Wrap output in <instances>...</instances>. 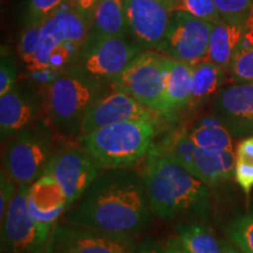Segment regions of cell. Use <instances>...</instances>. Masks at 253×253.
Instances as JSON below:
<instances>
[{
	"mask_svg": "<svg viewBox=\"0 0 253 253\" xmlns=\"http://www.w3.org/2000/svg\"><path fill=\"white\" fill-rule=\"evenodd\" d=\"M166 56V55H164ZM166 101L168 118L188 108L191 95V63L166 56Z\"/></svg>",
	"mask_w": 253,
	"mask_h": 253,
	"instance_id": "d6986e66",
	"label": "cell"
},
{
	"mask_svg": "<svg viewBox=\"0 0 253 253\" xmlns=\"http://www.w3.org/2000/svg\"><path fill=\"white\" fill-rule=\"evenodd\" d=\"M39 106L36 97L23 88L13 87L0 95V131L1 141L14 137L37 118Z\"/></svg>",
	"mask_w": 253,
	"mask_h": 253,
	"instance_id": "e0dca14e",
	"label": "cell"
},
{
	"mask_svg": "<svg viewBox=\"0 0 253 253\" xmlns=\"http://www.w3.org/2000/svg\"><path fill=\"white\" fill-rule=\"evenodd\" d=\"M31 184H21L1 221V253H46L50 233L32 217L28 207Z\"/></svg>",
	"mask_w": 253,
	"mask_h": 253,
	"instance_id": "52a82bcc",
	"label": "cell"
},
{
	"mask_svg": "<svg viewBox=\"0 0 253 253\" xmlns=\"http://www.w3.org/2000/svg\"><path fill=\"white\" fill-rule=\"evenodd\" d=\"M144 179L128 169H106L63 214V223L132 236L151 219Z\"/></svg>",
	"mask_w": 253,
	"mask_h": 253,
	"instance_id": "6da1fadb",
	"label": "cell"
},
{
	"mask_svg": "<svg viewBox=\"0 0 253 253\" xmlns=\"http://www.w3.org/2000/svg\"><path fill=\"white\" fill-rule=\"evenodd\" d=\"M66 0H27L25 25L41 24L59 11Z\"/></svg>",
	"mask_w": 253,
	"mask_h": 253,
	"instance_id": "f546056e",
	"label": "cell"
},
{
	"mask_svg": "<svg viewBox=\"0 0 253 253\" xmlns=\"http://www.w3.org/2000/svg\"><path fill=\"white\" fill-rule=\"evenodd\" d=\"M156 113L148 109L131 95L118 88L102 95L91 104L81 123V132L91 131L115 123L128 121H154Z\"/></svg>",
	"mask_w": 253,
	"mask_h": 253,
	"instance_id": "5bb4252c",
	"label": "cell"
},
{
	"mask_svg": "<svg viewBox=\"0 0 253 253\" xmlns=\"http://www.w3.org/2000/svg\"><path fill=\"white\" fill-rule=\"evenodd\" d=\"M164 253H189L178 238H172L164 248Z\"/></svg>",
	"mask_w": 253,
	"mask_h": 253,
	"instance_id": "74e56055",
	"label": "cell"
},
{
	"mask_svg": "<svg viewBox=\"0 0 253 253\" xmlns=\"http://www.w3.org/2000/svg\"><path fill=\"white\" fill-rule=\"evenodd\" d=\"M18 77L15 60L7 50H1L0 59V95H4L14 87Z\"/></svg>",
	"mask_w": 253,
	"mask_h": 253,
	"instance_id": "1f68e13d",
	"label": "cell"
},
{
	"mask_svg": "<svg viewBox=\"0 0 253 253\" xmlns=\"http://www.w3.org/2000/svg\"><path fill=\"white\" fill-rule=\"evenodd\" d=\"M155 132L154 121L115 123L82 134L81 144L101 169H128L144 156Z\"/></svg>",
	"mask_w": 253,
	"mask_h": 253,
	"instance_id": "277c9868",
	"label": "cell"
},
{
	"mask_svg": "<svg viewBox=\"0 0 253 253\" xmlns=\"http://www.w3.org/2000/svg\"><path fill=\"white\" fill-rule=\"evenodd\" d=\"M166 75V56L147 49L112 80V86L131 95L154 113L168 118Z\"/></svg>",
	"mask_w": 253,
	"mask_h": 253,
	"instance_id": "8992f818",
	"label": "cell"
},
{
	"mask_svg": "<svg viewBox=\"0 0 253 253\" xmlns=\"http://www.w3.org/2000/svg\"><path fill=\"white\" fill-rule=\"evenodd\" d=\"M227 235L243 253H253V211L232 221Z\"/></svg>",
	"mask_w": 253,
	"mask_h": 253,
	"instance_id": "4316f807",
	"label": "cell"
},
{
	"mask_svg": "<svg viewBox=\"0 0 253 253\" xmlns=\"http://www.w3.org/2000/svg\"><path fill=\"white\" fill-rule=\"evenodd\" d=\"M226 253H240V252H238L235 249H227L226 250Z\"/></svg>",
	"mask_w": 253,
	"mask_h": 253,
	"instance_id": "ab89813d",
	"label": "cell"
},
{
	"mask_svg": "<svg viewBox=\"0 0 253 253\" xmlns=\"http://www.w3.org/2000/svg\"><path fill=\"white\" fill-rule=\"evenodd\" d=\"M109 37L87 42L73 71L96 80H114L144 50L134 38Z\"/></svg>",
	"mask_w": 253,
	"mask_h": 253,
	"instance_id": "ba28073f",
	"label": "cell"
},
{
	"mask_svg": "<svg viewBox=\"0 0 253 253\" xmlns=\"http://www.w3.org/2000/svg\"><path fill=\"white\" fill-rule=\"evenodd\" d=\"M177 9L188 12L196 18L203 19L212 24L221 20L214 5V0H176L175 11Z\"/></svg>",
	"mask_w": 253,
	"mask_h": 253,
	"instance_id": "f1b7e54d",
	"label": "cell"
},
{
	"mask_svg": "<svg viewBox=\"0 0 253 253\" xmlns=\"http://www.w3.org/2000/svg\"><path fill=\"white\" fill-rule=\"evenodd\" d=\"M97 1H99V0H66V2H67L69 7L77 9V11L81 12V13L86 14L90 18Z\"/></svg>",
	"mask_w": 253,
	"mask_h": 253,
	"instance_id": "d590c367",
	"label": "cell"
},
{
	"mask_svg": "<svg viewBox=\"0 0 253 253\" xmlns=\"http://www.w3.org/2000/svg\"><path fill=\"white\" fill-rule=\"evenodd\" d=\"M161 1H166V2H169V4L171 5L172 7H173V9H175V1H176V0H161Z\"/></svg>",
	"mask_w": 253,
	"mask_h": 253,
	"instance_id": "f35d334b",
	"label": "cell"
},
{
	"mask_svg": "<svg viewBox=\"0 0 253 253\" xmlns=\"http://www.w3.org/2000/svg\"><path fill=\"white\" fill-rule=\"evenodd\" d=\"M245 26L227 23L223 19L213 24L209 41L207 60L216 63L224 71L230 72L233 55L244 34Z\"/></svg>",
	"mask_w": 253,
	"mask_h": 253,
	"instance_id": "44dd1931",
	"label": "cell"
},
{
	"mask_svg": "<svg viewBox=\"0 0 253 253\" xmlns=\"http://www.w3.org/2000/svg\"><path fill=\"white\" fill-rule=\"evenodd\" d=\"M129 253H164V248L157 240L153 238H144L140 242H134Z\"/></svg>",
	"mask_w": 253,
	"mask_h": 253,
	"instance_id": "e575fe53",
	"label": "cell"
},
{
	"mask_svg": "<svg viewBox=\"0 0 253 253\" xmlns=\"http://www.w3.org/2000/svg\"><path fill=\"white\" fill-rule=\"evenodd\" d=\"M91 18L61 7L42 23L41 43L31 72H68L78 65L89 33Z\"/></svg>",
	"mask_w": 253,
	"mask_h": 253,
	"instance_id": "3957f363",
	"label": "cell"
},
{
	"mask_svg": "<svg viewBox=\"0 0 253 253\" xmlns=\"http://www.w3.org/2000/svg\"><path fill=\"white\" fill-rule=\"evenodd\" d=\"M212 25L188 12L173 11L164 39L156 50L168 58L191 65L205 60Z\"/></svg>",
	"mask_w": 253,
	"mask_h": 253,
	"instance_id": "9c48e42d",
	"label": "cell"
},
{
	"mask_svg": "<svg viewBox=\"0 0 253 253\" xmlns=\"http://www.w3.org/2000/svg\"><path fill=\"white\" fill-rule=\"evenodd\" d=\"M212 112L233 135L253 134V82H237L220 88Z\"/></svg>",
	"mask_w": 253,
	"mask_h": 253,
	"instance_id": "9a60e30c",
	"label": "cell"
},
{
	"mask_svg": "<svg viewBox=\"0 0 253 253\" xmlns=\"http://www.w3.org/2000/svg\"><path fill=\"white\" fill-rule=\"evenodd\" d=\"M17 183L12 181L6 175L4 170L1 171V185H0V219L4 217L9 202L17 192Z\"/></svg>",
	"mask_w": 253,
	"mask_h": 253,
	"instance_id": "836d02e7",
	"label": "cell"
},
{
	"mask_svg": "<svg viewBox=\"0 0 253 253\" xmlns=\"http://www.w3.org/2000/svg\"><path fill=\"white\" fill-rule=\"evenodd\" d=\"M235 177L238 185L244 190L246 195L253 188V162L243 157H237Z\"/></svg>",
	"mask_w": 253,
	"mask_h": 253,
	"instance_id": "d6a6232c",
	"label": "cell"
},
{
	"mask_svg": "<svg viewBox=\"0 0 253 253\" xmlns=\"http://www.w3.org/2000/svg\"><path fill=\"white\" fill-rule=\"evenodd\" d=\"M214 5L223 20L243 26L253 13V0H214Z\"/></svg>",
	"mask_w": 253,
	"mask_h": 253,
	"instance_id": "484cf974",
	"label": "cell"
},
{
	"mask_svg": "<svg viewBox=\"0 0 253 253\" xmlns=\"http://www.w3.org/2000/svg\"><path fill=\"white\" fill-rule=\"evenodd\" d=\"M100 80L80 72L63 73L45 88L47 119L60 130L72 131L80 126L90 106L100 95Z\"/></svg>",
	"mask_w": 253,
	"mask_h": 253,
	"instance_id": "5b68a950",
	"label": "cell"
},
{
	"mask_svg": "<svg viewBox=\"0 0 253 253\" xmlns=\"http://www.w3.org/2000/svg\"><path fill=\"white\" fill-rule=\"evenodd\" d=\"M237 157H243L253 162V136L243 140L237 147Z\"/></svg>",
	"mask_w": 253,
	"mask_h": 253,
	"instance_id": "8d00e7d4",
	"label": "cell"
},
{
	"mask_svg": "<svg viewBox=\"0 0 253 253\" xmlns=\"http://www.w3.org/2000/svg\"><path fill=\"white\" fill-rule=\"evenodd\" d=\"M41 24L25 25V28L19 40V53L21 59L26 63L27 68L33 63L34 59L39 52L41 43Z\"/></svg>",
	"mask_w": 253,
	"mask_h": 253,
	"instance_id": "83f0119b",
	"label": "cell"
},
{
	"mask_svg": "<svg viewBox=\"0 0 253 253\" xmlns=\"http://www.w3.org/2000/svg\"><path fill=\"white\" fill-rule=\"evenodd\" d=\"M177 233L189 253H226L212 231L202 224H179Z\"/></svg>",
	"mask_w": 253,
	"mask_h": 253,
	"instance_id": "cb8c5ba5",
	"label": "cell"
},
{
	"mask_svg": "<svg viewBox=\"0 0 253 253\" xmlns=\"http://www.w3.org/2000/svg\"><path fill=\"white\" fill-rule=\"evenodd\" d=\"M230 72L237 82H253V13L233 55Z\"/></svg>",
	"mask_w": 253,
	"mask_h": 253,
	"instance_id": "d4e9b609",
	"label": "cell"
},
{
	"mask_svg": "<svg viewBox=\"0 0 253 253\" xmlns=\"http://www.w3.org/2000/svg\"><path fill=\"white\" fill-rule=\"evenodd\" d=\"M28 207L32 217L46 232L52 235L60 217L66 213L68 201L56 179L43 173L28 190Z\"/></svg>",
	"mask_w": 253,
	"mask_h": 253,
	"instance_id": "2e32d148",
	"label": "cell"
},
{
	"mask_svg": "<svg viewBox=\"0 0 253 253\" xmlns=\"http://www.w3.org/2000/svg\"><path fill=\"white\" fill-rule=\"evenodd\" d=\"M53 154L42 132L25 129L6 147L4 171L18 185L32 184L45 173Z\"/></svg>",
	"mask_w": 253,
	"mask_h": 253,
	"instance_id": "30bf717a",
	"label": "cell"
},
{
	"mask_svg": "<svg viewBox=\"0 0 253 253\" xmlns=\"http://www.w3.org/2000/svg\"><path fill=\"white\" fill-rule=\"evenodd\" d=\"M236 161L237 156L233 150L210 151L197 147L192 173L209 186L218 185L232 177Z\"/></svg>",
	"mask_w": 253,
	"mask_h": 253,
	"instance_id": "ffe728a7",
	"label": "cell"
},
{
	"mask_svg": "<svg viewBox=\"0 0 253 253\" xmlns=\"http://www.w3.org/2000/svg\"><path fill=\"white\" fill-rule=\"evenodd\" d=\"M131 38L143 48L161 45L169 27L173 7L161 0H123Z\"/></svg>",
	"mask_w": 253,
	"mask_h": 253,
	"instance_id": "4fadbf2b",
	"label": "cell"
},
{
	"mask_svg": "<svg viewBox=\"0 0 253 253\" xmlns=\"http://www.w3.org/2000/svg\"><path fill=\"white\" fill-rule=\"evenodd\" d=\"M189 137L196 144V147L201 149L210 151L232 150L231 131L214 114L202 120L189 132Z\"/></svg>",
	"mask_w": 253,
	"mask_h": 253,
	"instance_id": "603a6c76",
	"label": "cell"
},
{
	"mask_svg": "<svg viewBox=\"0 0 253 253\" xmlns=\"http://www.w3.org/2000/svg\"><path fill=\"white\" fill-rule=\"evenodd\" d=\"M226 71L210 60H202L192 65L191 95L188 108L195 109L217 95L223 84Z\"/></svg>",
	"mask_w": 253,
	"mask_h": 253,
	"instance_id": "7402d4cb",
	"label": "cell"
},
{
	"mask_svg": "<svg viewBox=\"0 0 253 253\" xmlns=\"http://www.w3.org/2000/svg\"><path fill=\"white\" fill-rule=\"evenodd\" d=\"M143 179L151 210L158 217L172 219L186 213L208 214L209 185L169 154L151 157Z\"/></svg>",
	"mask_w": 253,
	"mask_h": 253,
	"instance_id": "7a4b0ae2",
	"label": "cell"
},
{
	"mask_svg": "<svg viewBox=\"0 0 253 253\" xmlns=\"http://www.w3.org/2000/svg\"><path fill=\"white\" fill-rule=\"evenodd\" d=\"M196 149H197V147H196L191 138L189 137V134L182 132L181 135L177 136L175 140L172 141L170 153L168 154L192 173V171H194V157Z\"/></svg>",
	"mask_w": 253,
	"mask_h": 253,
	"instance_id": "4dcf8cb0",
	"label": "cell"
},
{
	"mask_svg": "<svg viewBox=\"0 0 253 253\" xmlns=\"http://www.w3.org/2000/svg\"><path fill=\"white\" fill-rule=\"evenodd\" d=\"M126 36H130V33L123 0H99L91 13L87 42L102 38Z\"/></svg>",
	"mask_w": 253,
	"mask_h": 253,
	"instance_id": "ac0fdd59",
	"label": "cell"
},
{
	"mask_svg": "<svg viewBox=\"0 0 253 253\" xmlns=\"http://www.w3.org/2000/svg\"><path fill=\"white\" fill-rule=\"evenodd\" d=\"M134 242L132 236L58 223L50 235L46 253H129Z\"/></svg>",
	"mask_w": 253,
	"mask_h": 253,
	"instance_id": "8fae6325",
	"label": "cell"
},
{
	"mask_svg": "<svg viewBox=\"0 0 253 253\" xmlns=\"http://www.w3.org/2000/svg\"><path fill=\"white\" fill-rule=\"evenodd\" d=\"M100 170L102 169L84 149L71 147L53 154L45 173L52 175L61 186L69 208L89 188Z\"/></svg>",
	"mask_w": 253,
	"mask_h": 253,
	"instance_id": "7c38bea8",
	"label": "cell"
}]
</instances>
